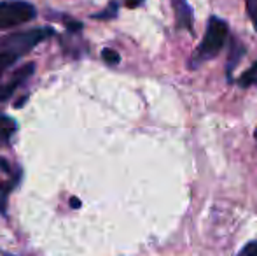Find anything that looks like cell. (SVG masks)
Returning <instances> with one entry per match:
<instances>
[{
  "label": "cell",
  "instance_id": "15",
  "mask_svg": "<svg viewBox=\"0 0 257 256\" xmlns=\"http://www.w3.org/2000/svg\"><path fill=\"white\" fill-rule=\"evenodd\" d=\"M142 2H144V0H126V6H128V7H139Z\"/></svg>",
  "mask_w": 257,
  "mask_h": 256
},
{
  "label": "cell",
  "instance_id": "4",
  "mask_svg": "<svg viewBox=\"0 0 257 256\" xmlns=\"http://www.w3.org/2000/svg\"><path fill=\"white\" fill-rule=\"evenodd\" d=\"M34 70H35L34 63H28V65H25V67L18 68V70L13 74V77H11L4 86H0V102L9 100L11 95H13L21 84H25V81L34 74Z\"/></svg>",
  "mask_w": 257,
  "mask_h": 256
},
{
  "label": "cell",
  "instance_id": "12",
  "mask_svg": "<svg viewBox=\"0 0 257 256\" xmlns=\"http://www.w3.org/2000/svg\"><path fill=\"white\" fill-rule=\"evenodd\" d=\"M247 2V13L250 16V21L257 30V0H245Z\"/></svg>",
  "mask_w": 257,
  "mask_h": 256
},
{
  "label": "cell",
  "instance_id": "7",
  "mask_svg": "<svg viewBox=\"0 0 257 256\" xmlns=\"http://www.w3.org/2000/svg\"><path fill=\"white\" fill-rule=\"evenodd\" d=\"M18 181H20V178L11 179V181H6L0 185V214H7V198H9V193L13 192Z\"/></svg>",
  "mask_w": 257,
  "mask_h": 256
},
{
  "label": "cell",
  "instance_id": "8",
  "mask_svg": "<svg viewBox=\"0 0 257 256\" xmlns=\"http://www.w3.org/2000/svg\"><path fill=\"white\" fill-rule=\"evenodd\" d=\"M245 53V48L233 39V44H231V51H229V65H227V74H231V70L234 68V65L238 63V58H241V55Z\"/></svg>",
  "mask_w": 257,
  "mask_h": 256
},
{
  "label": "cell",
  "instance_id": "9",
  "mask_svg": "<svg viewBox=\"0 0 257 256\" xmlns=\"http://www.w3.org/2000/svg\"><path fill=\"white\" fill-rule=\"evenodd\" d=\"M16 60H18V56H14L13 53H9V51H6V49L0 48V75H2L4 72L11 67V65L16 62Z\"/></svg>",
  "mask_w": 257,
  "mask_h": 256
},
{
  "label": "cell",
  "instance_id": "10",
  "mask_svg": "<svg viewBox=\"0 0 257 256\" xmlns=\"http://www.w3.org/2000/svg\"><path fill=\"white\" fill-rule=\"evenodd\" d=\"M257 81V63L254 67H250L247 72H245L243 75L240 77V84L243 86V88H248V86H252L254 82Z\"/></svg>",
  "mask_w": 257,
  "mask_h": 256
},
{
  "label": "cell",
  "instance_id": "2",
  "mask_svg": "<svg viewBox=\"0 0 257 256\" xmlns=\"http://www.w3.org/2000/svg\"><path fill=\"white\" fill-rule=\"evenodd\" d=\"M53 34L54 32L51 28H34V30L28 32H18V34H11L0 39V48L13 53L14 56L20 58V56L27 55L39 42H42Z\"/></svg>",
  "mask_w": 257,
  "mask_h": 256
},
{
  "label": "cell",
  "instance_id": "11",
  "mask_svg": "<svg viewBox=\"0 0 257 256\" xmlns=\"http://www.w3.org/2000/svg\"><path fill=\"white\" fill-rule=\"evenodd\" d=\"M102 58L108 65H115V63H119V53L114 51V49H110V48H105L102 51Z\"/></svg>",
  "mask_w": 257,
  "mask_h": 256
},
{
  "label": "cell",
  "instance_id": "6",
  "mask_svg": "<svg viewBox=\"0 0 257 256\" xmlns=\"http://www.w3.org/2000/svg\"><path fill=\"white\" fill-rule=\"evenodd\" d=\"M14 132H16V121L6 114H0V146L9 142Z\"/></svg>",
  "mask_w": 257,
  "mask_h": 256
},
{
  "label": "cell",
  "instance_id": "13",
  "mask_svg": "<svg viewBox=\"0 0 257 256\" xmlns=\"http://www.w3.org/2000/svg\"><path fill=\"white\" fill-rule=\"evenodd\" d=\"M115 14H117V4H115V2H110V7H108L107 11L95 14L93 18H98V20H105V18H114Z\"/></svg>",
  "mask_w": 257,
  "mask_h": 256
},
{
  "label": "cell",
  "instance_id": "1",
  "mask_svg": "<svg viewBox=\"0 0 257 256\" xmlns=\"http://www.w3.org/2000/svg\"><path fill=\"white\" fill-rule=\"evenodd\" d=\"M227 25L226 21H222L220 18L212 16L208 20V27H206L205 37L201 41L200 48L194 51L193 60H191V67L196 68L198 65L208 62V60L215 58L219 55V51L224 48V42L227 37Z\"/></svg>",
  "mask_w": 257,
  "mask_h": 256
},
{
  "label": "cell",
  "instance_id": "5",
  "mask_svg": "<svg viewBox=\"0 0 257 256\" xmlns=\"http://www.w3.org/2000/svg\"><path fill=\"white\" fill-rule=\"evenodd\" d=\"M173 13H175L177 27L180 30H193V9L187 0H172Z\"/></svg>",
  "mask_w": 257,
  "mask_h": 256
},
{
  "label": "cell",
  "instance_id": "17",
  "mask_svg": "<svg viewBox=\"0 0 257 256\" xmlns=\"http://www.w3.org/2000/svg\"><path fill=\"white\" fill-rule=\"evenodd\" d=\"M255 139H257V130H255Z\"/></svg>",
  "mask_w": 257,
  "mask_h": 256
},
{
  "label": "cell",
  "instance_id": "14",
  "mask_svg": "<svg viewBox=\"0 0 257 256\" xmlns=\"http://www.w3.org/2000/svg\"><path fill=\"white\" fill-rule=\"evenodd\" d=\"M238 256H257V240H252V242L245 244L243 249L240 251Z\"/></svg>",
  "mask_w": 257,
  "mask_h": 256
},
{
  "label": "cell",
  "instance_id": "16",
  "mask_svg": "<svg viewBox=\"0 0 257 256\" xmlns=\"http://www.w3.org/2000/svg\"><path fill=\"white\" fill-rule=\"evenodd\" d=\"M70 205H72L74 209H77V207H81V202H79L77 198H72V200H70Z\"/></svg>",
  "mask_w": 257,
  "mask_h": 256
},
{
  "label": "cell",
  "instance_id": "3",
  "mask_svg": "<svg viewBox=\"0 0 257 256\" xmlns=\"http://www.w3.org/2000/svg\"><path fill=\"white\" fill-rule=\"evenodd\" d=\"M37 16V9L25 0H2L0 2V30L14 28L32 21Z\"/></svg>",
  "mask_w": 257,
  "mask_h": 256
}]
</instances>
